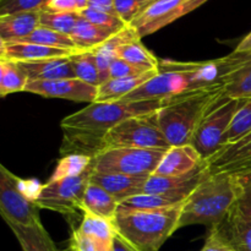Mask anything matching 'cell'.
<instances>
[{"instance_id":"cell-34","label":"cell","mask_w":251,"mask_h":251,"mask_svg":"<svg viewBox=\"0 0 251 251\" xmlns=\"http://www.w3.org/2000/svg\"><path fill=\"white\" fill-rule=\"evenodd\" d=\"M80 19V12H41V24L39 26L47 27L59 33L71 36L76 24Z\"/></svg>"},{"instance_id":"cell-45","label":"cell","mask_w":251,"mask_h":251,"mask_svg":"<svg viewBox=\"0 0 251 251\" xmlns=\"http://www.w3.org/2000/svg\"><path fill=\"white\" fill-rule=\"evenodd\" d=\"M112 251H140L135 245H132L131 243L127 239H125L122 234L117 233L114 240H113V247Z\"/></svg>"},{"instance_id":"cell-29","label":"cell","mask_w":251,"mask_h":251,"mask_svg":"<svg viewBox=\"0 0 251 251\" xmlns=\"http://www.w3.org/2000/svg\"><path fill=\"white\" fill-rule=\"evenodd\" d=\"M118 58L145 70H158L161 64V60L142 44L141 39H136L122 47Z\"/></svg>"},{"instance_id":"cell-40","label":"cell","mask_w":251,"mask_h":251,"mask_svg":"<svg viewBox=\"0 0 251 251\" xmlns=\"http://www.w3.org/2000/svg\"><path fill=\"white\" fill-rule=\"evenodd\" d=\"M152 70H145V69L137 68L123 59L118 58L112 63L109 69V78H124V77H135V76L144 75Z\"/></svg>"},{"instance_id":"cell-3","label":"cell","mask_w":251,"mask_h":251,"mask_svg":"<svg viewBox=\"0 0 251 251\" xmlns=\"http://www.w3.org/2000/svg\"><path fill=\"white\" fill-rule=\"evenodd\" d=\"M239 196V184L234 174H210L181 206L179 229L194 225H220L233 211Z\"/></svg>"},{"instance_id":"cell-9","label":"cell","mask_w":251,"mask_h":251,"mask_svg":"<svg viewBox=\"0 0 251 251\" xmlns=\"http://www.w3.org/2000/svg\"><path fill=\"white\" fill-rule=\"evenodd\" d=\"M19 176L0 166V212L7 225L24 227L43 226L39 217L38 206L29 200L19 186Z\"/></svg>"},{"instance_id":"cell-26","label":"cell","mask_w":251,"mask_h":251,"mask_svg":"<svg viewBox=\"0 0 251 251\" xmlns=\"http://www.w3.org/2000/svg\"><path fill=\"white\" fill-rule=\"evenodd\" d=\"M78 229L83 234L109 248L113 247V240L118 233L113 221L105 220L88 211H82V220L78 226Z\"/></svg>"},{"instance_id":"cell-17","label":"cell","mask_w":251,"mask_h":251,"mask_svg":"<svg viewBox=\"0 0 251 251\" xmlns=\"http://www.w3.org/2000/svg\"><path fill=\"white\" fill-rule=\"evenodd\" d=\"M136 39H141L137 32L131 26H126L122 31L117 32L112 37L107 39L104 43L100 44L96 49H93L96 61L100 73V82H105L109 80V69L113 61L118 59V54L122 47ZM100 83V85H102Z\"/></svg>"},{"instance_id":"cell-32","label":"cell","mask_w":251,"mask_h":251,"mask_svg":"<svg viewBox=\"0 0 251 251\" xmlns=\"http://www.w3.org/2000/svg\"><path fill=\"white\" fill-rule=\"evenodd\" d=\"M251 132V98L242 100L225 136V146L234 144ZM223 146V147H225Z\"/></svg>"},{"instance_id":"cell-13","label":"cell","mask_w":251,"mask_h":251,"mask_svg":"<svg viewBox=\"0 0 251 251\" xmlns=\"http://www.w3.org/2000/svg\"><path fill=\"white\" fill-rule=\"evenodd\" d=\"M210 176L207 164L205 163L195 172L181 176H151L147 178L142 193L167 194L186 200L188 196Z\"/></svg>"},{"instance_id":"cell-1","label":"cell","mask_w":251,"mask_h":251,"mask_svg":"<svg viewBox=\"0 0 251 251\" xmlns=\"http://www.w3.org/2000/svg\"><path fill=\"white\" fill-rule=\"evenodd\" d=\"M163 100L93 102L64 118L61 156L71 153L95 157L102 151V142L110 129L127 118L156 113Z\"/></svg>"},{"instance_id":"cell-10","label":"cell","mask_w":251,"mask_h":251,"mask_svg":"<svg viewBox=\"0 0 251 251\" xmlns=\"http://www.w3.org/2000/svg\"><path fill=\"white\" fill-rule=\"evenodd\" d=\"M208 0H156L130 24L140 38L150 36L194 11Z\"/></svg>"},{"instance_id":"cell-33","label":"cell","mask_w":251,"mask_h":251,"mask_svg":"<svg viewBox=\"0 0 251 251\" xmlns=\"http://www.w3.org/2000/svg\"><path fill=\"white\" fill-rule=\"evenodd\" d=\"M20 42H28V43H36L46 47H51V48L78 51L77 47L74 43L71 36L59 33V32L53 31V29L47 28V27L43 26H38L27 38L22 39Z\"/></svg>"},{"instance_id":"cell-44","label":"cell","mask_w":251,"mask_h":251,"mask_svg":"<svg viewBox=\"0 0 251 251\" xmlns=\"http://www.w3.org/2000/svg\"><path fill=\"white\" fill-rule=\"evenodd\" d=\"M88 9L97 10V11L108 12V14L117 15L113 0H88Z\"/></svg>"},{"instance_id":"cell-37","label":"cell","mask_w":251,"mask_h":251,"mask_svg":"<svg viewBox=\"0 0 251 251\" xmlns=\"http://www.w3.org/2000/svg\"><path fill=\"white\" fill-rule=\"evenodd\" d=\"M49 0H0V16L16 12L43 11Z\"/></svg>"},{"instance_id":"cell-14","label":"cell","mask_w":251,"mask_h":251,"mask_svg":"<svg viewBox=\"0 0 251 251\" xmlns=\"http://www.w3.org/2000/svg\"><path fill=\"white\" fill-rule=\"evenodd\" d=\"M205 159L193 145L172 146L164 152L153 176H181L200 168Z\"/></svg>"},{"instance_id":"cell-19","label":"cell","mask_w":251,"mask_h":251,"mask_svg":"<svg viewBox=\"0 0 251 251\" xmlns=\"http://www.w3.org/2000/svg\"><path fill=\"white\" fill-rule=\"evenodd\" d=\"M42 11L16 12L0 16V42H20L41 24Z\"/></svg>"},{"instance_id":"cell-8","label":"cell","mask_w":251,"mask_h":251,"mask_svg":"<svg viewBox=\"0 0 251 251\" xmlns=\"http://www.w3.org/2000/svg\"><path fill=\"white\" fill-rule=\"evenodd\" d=\"M92 168L82 176L66 178L44 184L36 201L39 210H49L64 216H77L82 213L83 195L90 183Z\"/></svg>"},{"instance_id":"cell-42","label":"cell","mask_w":251,"mask_h":251,"mask_svg":"<svg viewBox=\"0 0 251 251\" xmlns=\"http://www.w3.org/2000/svg\"><path fill=\"white\" fill-rule=\"evenodd\" d=\"M43 11L50 12H78L75 0H49Z\"/></svg>"},{"instance_id":"cell-24","label":"cell","mask_w":251,"mask_h":251,"mask_svg":"<svg viewBox=\"0 0 251 251\" xmlns=\"http://www.w3.org/2000/svg\"><path fill=\"white\" fill-rule=\"evenodd\" d=\"M16 237L22 251H60L43 226L24 227L7 225Z\"/></svg>"},{"instance_id":"cell-35","label":"cell","mask_w":251,"mask_h":251,"mask_svg":"<svg viewBox=\"0 0 251 251\" xmlns=\"http://www.w3.org/2000/svg\"><path fill=\"white\" fill-rule=\"evenodd\" d=\"M80 15L83 19H86L87 21L96 25V26L100 27V28L108 29V31H112L113 33H117V32L122 31L125 27L129 26V25L125 24L118 15L97 11V10L88 9V7L87 9L82 10V11H80Z\"/></svg>"},{"instance_id":"cell-31","label":"cell","mask_w":251,"mask_h":251,"mask_svg":"<svg viewBox=\"0 0 251 251\" xmlns=\"http://www.w3.org/2000/svg\"><path fill=\"white\" fill-rule=\"evenodd\" d=\"M75 77L95 87L100 86V73L93 50L77 51L71 55Z\"/></svg>"},{"instance_id":"cell-36","label":"cell","mask_w":251,"mask_h":251,"mask_svg":"<svg viewBox=\"0 0 251 251\" xmlns=\"http://www.w3.org/2000/svg\"><path fill=\"white\" fill-rule=\"evenodd\" d=\"M234 176L239 184V196L233 210L243 217L251 218V171Z\"/></svg>"},{"instance_id":"cell-2","label":"cell","mask_w":251,"mask_h":251,"mask_svg":"<svg viewBox=\"0 0 251 251\" xmlns=\"http://www.w3.org/2000/svg\"><path fill=\"white\" fill-rule=\"evenodd\" d=\"M222 93L223 86H212L163 100L156 115L171 147L191 145L206 112Z\"/></svg>"},{"instance_id":"cell-47","label":"cell","mask_w":251,"mask_h":251,"mask_svg":"<svg viewBox=\"0 0 251 251\" xmlns=\"http://www.w3.org/2000/svg\"><path fill=\"white\" fill-rule=\"evenodd\" d=\"M75 1H76V5H77L78 12L82 11V10H85V9H87L88 0H75Z\"/></svg>"},{"instance_id":"cell-11","label":"cell","mask_w":251,"mask_h":251,"mask_svg":"<svg viewBox=\"0 0 251 251\" xmlns=\"http://www.w3.org/2000/svg\"><path fill=\"white\" fill-rule=\"evenodd\" d=\"M97 90L98 87L74 77L50 81H28L25 92L34 93L46 98H61L90 104L97 100Z\"/></svg>"},{"instance_id":"cell-4","label":"cell","mask_w":251,"mask_h":251,"mask_svg":"<svg viewBox=\"0 0 251 251\" xmlns=\"http://www.w3.org/2000/svg\"><path fill=\"white\" fill-rule=\"evenodd\" d=\"M184 203V202H183ZM146 211H118L114 223L119 234L140 251H159L162 245L179 229L181 206Z\"/></svg>"},{"instance_id":"cell-6","label":"cell","mask_w":251,"mask_h":251,"mask_svg":"<svg viewBox=\"0 0 251 251\" xmlns=\"http://www.w3.org/2000/svg\"><path fill=\"white\" fill-rule=\"evenodd\" d=\"M113 147L162 150L171 147L158 125L156 113L135 115L123 120L105 134L102 150Z\"/></svg>"},{"instance_id":"cell-21","label":"cell","mask_w":251,"mask_h":251,"mask_svg":"<svg viewBox=\"0 0 251 251\" xmlns=\"http://www.w3.org/2000/svg\"><path fill=\"white\" fill-rule=\"evenodd\" d=\"M82 211L114 222L119 211V200L102 186L90 181L83 195Z\"/></svg>"},{"instance_id":"cell-46","label":"cell","mask_w":251,"mask_h":251,"mask_svg":"<svg viewBox=\"0 0 251 251\" xmlns=\"http://www.w3.org/2000/svg\"><path fill=\"white\" fill-rule=\"evenodd\" d=\"M247 51H251V32L240 41L237 48L234 49V53H247Z\"/></svg>"},{"instance_id":"cell-30","label":"cell","mask_w":251,"mask_h":251,"mask_svg":"<svg viewBox=\"0 0 251 251\" xmlns=\"http://www.w3.org/2000/svg\"><path fill=\"white\" fill-rule=\"evenodd\" d=\"M92 158L93 157L80 153H71L63 156L56 163L55 169H54L49 180L56 181L61 180V179L75 178V176H82L91 168Z\"/></svg>"},{"instance_id":"cell-48","label":"cell","mask_w":251,"mask_h":251,"mask_svg":"<svg viewBox=\"0 0 251 251\" xmlns=\"http://www.w3.org/2000/svg\"><path fill=\"white\" fill-rule=\"evenodd\" d=\"M142 2H145V4H147V5H150L151 4V2H153V1H156V0H141Z\"/></svg>"},{"instance_id":"cell-22","label":"cell","mask_w":251,"mask_h":251,"mask_svg":"<svg viewBox=\"0 0 251 251\" xmlns=\"http://www.w3.org/2000/svg\"><path fill=\"white\" fill-rule=\"evenodd\" d=\"M215 227L238 251H251V218L243 217L233 210Z\"/></svg>"},{"instance_id":"cell-7","label":"cell","mask_w":251,"mask_h":251,"mask_svg":"<svg viewBox=\"0 0 251 251\" xmlns=\"http://www.w3.org/2000/svg\"><path fill=\"white\" fill-rule=\"evenodd\" d=\"M242 100L222 93L206 112L194 136L193 145L205 161H208L225 146V136Z\"/></svg>"},{"instance_id":"cell-27","label":"cell","mask_w":251,"mask_h":251,"mask_svg":"<svg viewBox=\"0 0 251 251\" xmlns=\"http://www.w3.org/2000/svg\"><path fill=\"white\" fill-rule=\"evenodd\" d=\"M184 201L185 200L183 199L167 195V194L141 193L120 201L119 208L131 211L161 210V208L174 207V206L183 203Z\"/></svg>"},{"instance_id":"cell-16","label":"cell","mask_w":251,"mask_h":251,"mask_svg":"<svg viewBox=\"0 0 251 251\" xmlns=\"http://www.w3.org/2000/svg\"><path fill=\"white\" fill-rule=\"evenodd\" d=\"M17 64L28 81H50L75 77L71 56L38 61H22Z\"/></svg>"},{"instance_id":"cell-28","label":"cell","mask_w":251,"mask_h":251,"mask_svg":"<svg viewBox=\"0 0 251 251\" xmlns=\"http://www.w3.org/2000/svg\"><path fill=\"white\" fill-rule=\"evenodd\" d=\"M28 78L15 61L0 59V96L6 97L11 93L26 90Z\"/></svg>"},{"instance_id":"cell-18","label":"cell","mask_w":251,"mask_h":251,"mask_svg":"<svg viewBox=\"0 0 251 251\" xmlns=\"http://www.w3.org/2000/svg\"><path fill=\"white\" fill-rule=\"evenodd\" d=\"M149 176H132L125 174L91 173L90 181L102 186L120 201L141 194Z\"/></svg>"},{"instance_id":"cell-5","label":"cell","mask_w":251,"mask_h":251,"mask_svg":"<svg viewBox=\"0 0 251 251\" xmlns=\"http://www.w3.org/2000/svg\"><path fill=\"white\" fill-rule=\"evenodd\" d=\"M164 152L162 150L113 147L98 152L92 158L93 173L151 176L156 172Z\"/></svg>"},{"instance_id":"cell-20","label":"cell","mask_w":251,"mask_h":251,"mask_svg":"<svg viewBox=\"0 0 251 251\" xmlns=\"http://www.w3.org/2000/svg\"><path fill=\"white\" fill-rule=\"evenodd\" d=\"M157 74H158V70H152L144 75L135 76V77L109 78L98 87L96 102H119L145 82L154 77Z\"/></svg>"},{"instance_id":"cell-15","label":"cell","mask_w":251,"mask_h":251,"mask_svg":"<svg viewBox=\"0 0 251 251\" xmlns=\"http://www.w3.org/2000/svg\"><path fill=\"white\" fill-rule=\"evenodd\" d=\"M75 53L77 51L51 48V47L28 43V42H0V59H6L15 63L65 58Z\"/></svg>"},{"instance_id":"cell-41","label":"cell","mask_w":251,"mask_h":251,"mask_svg":"<svg viewBox=\"0 0 251 251\" xmlns=\"http://www.w3.org/2000/svg\"><path fill=\"white\" fill-rule=\"evenodd\" d=\"M199 251H238L216 227H212L205 244Z\"/></svg>"},{"instance_id":"cell-25","label":"cell","mask_w":251,"mask_h":251,"mask_svg":"<svg viewBox=\"0 0 251 251\" xmlns=\"http://www.w3.org/2000/svg\"><path fill=\"white\" fill-rule=\"evenodd\" d=\"M114 33L112 31L96 26L80 15V19L71 33V38L77 47L78 51H87L100 47Z\"/></svg>"},{"instance_id":"cell-39","label":"cell","mask_w":251,"mask_h":251,"mask_svg":"<svg viewBox=\"0 0 251 251\" xmlns=\"http://www.w3.org/2000/svg\"><path fill=\"white\" fill-rule=\"evenodd\" d=\"M117 15L125 22L130 25L145 9L149 6L141 0H113Z\"/></svg>"},{"instance_id":"cell-38","label":"cell","mask_w":251,"mask_h":251,"mask_svg":"<svg viewBox=\"0 0 251 251\" xmlns=\"http://www.w3.org/2000/svg\"><path fill=\"white\" fill-rule=\"evenodd\" d=\"M69 251H112V248L100 244L97 240L83 234L78 227H74L69 242Z\"/></svg>"},{"instance_id":"cell-12","label":"cell","mask_w":251,"mask_h":251,"mask_svg":"<svg viewBox=\"0 0 251 251\" xmlns=\"http://www.w3.org/2000/svg\"><path fill=\"white\" fill-rule=\"evenodd\" d=\"M206 164L210 174H242L251 171V132L223 147Z\"/></svg>"},{"instance_id":"cell-43","label":"cell","mask_w":251,"mask_h":251,"mask_svg":"<svg viewBox=\"0 0 251 251\" xmlns=\"http://www.w3.org/2000/svg\"><path fill=\"white\" fill-rule=\"evenodd\" d=\"M19 186L20 189H21L22 193H24L29 200L33 201V202H36L39 194H41L42 189H43V184L39 183L38 180H34V179H31V180H22V179H20Z\"/></svg>"},{"instance_id":"cell-23","label":"cell","mask_w":251,"mask_h":251,"mask_svg":"<svg viewBox=\"0 0 251 251\" xmlns=\"http://www.w3.org/2000/svg\"><path fill=\"white\" fill-rule=\"evenodd\" d=\"M223 95L237 100L251 98V51L243 53L239 65L225 80Z\"/></svg>"}]
</instances>
